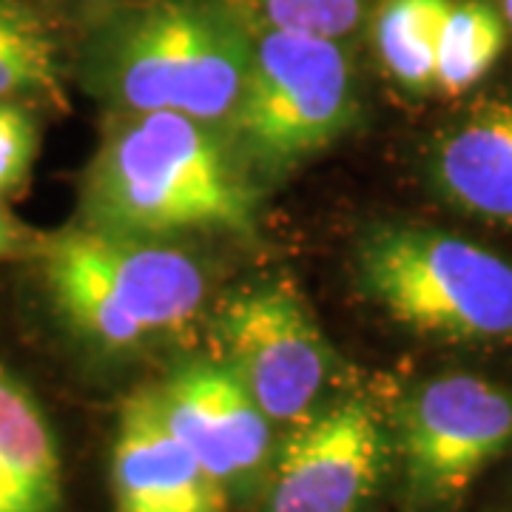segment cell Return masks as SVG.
I'll use <instances>...</instances> for the list:
<instances>
[{
	"instance_id": "cell-8",
	"label": "cell",
	"mask_w": 512,
	"mask_h": 512,
	"mask_svg": "<svg viewBox=\"0 0 512 512\" xmlns=\"http://www.w3.org/2000/svg\"><path fill=\"white\" fill-rule=\"evenodd\" d=\"M393 467V430L362 396L333 399L288 427L256 512H365Z\"/></svg>"
},
{
	"instance_id": "cell-3",
	"label": "cell",
	"mask_w": 512,
	"mask_h": 512,
	"mask_svg": "<svg viewBox=\"0 0 512 512\" xmlns=\"http://www.w3.org/2000/svg\"><path fill=\"white\" fill-rule=\"evenodd\" d=\"M35 256L63 325L86 345L111 353L183 330L208 296L200 262L160 239L74 225L40 239Z\"/></svg>"
},
{
	"instance_id": "cell-10",
	"label": "cell",
	"mask_w": 512,
	"mask_h": 512,
	"mask_svg": "<svg viewBox=\"0 0 512 512\" xmlns=\"http://www.w3.org/2000/svg\"><path fill=\"white\" fill-rule=\"evenodd\" d=\"M111 512H231V495L165 427L151 387L120 407L111 441Z\"/></svg>"
},
{
	"instance_id": "cell-5",
	"label": "cell",
	"mask_w": 512,
	"mask_h": 512,
	"mask_svg": "<svg viewBox=\"0 0 512 512\" xmlns=\"http://www.w3.org/2000/svg\"><path fill=\"white\" fill-rule=\"evenodd\" d=\"M356 120L353 69L330 37L268 26L254 32L231 140L251 171L282 177L330 148Z\"/></svg>"
},
{
	"instance_id": "cell-17",
	"label": "cell",
	"mask_w": 512,
	"mask_h": 512,
	"mask_svg": "<svg viewBox=\"0 0 512 512\" xmlns=\"http://www.w3.org/2000/svg\"><path fill=\"white\" fill-rule=\"evenodd\" d=\"M40 126L23 100H0V200L18 194L35 168Z\"/></svg>"
},
{
	"instance_id": "cell-9",
	"label": "cell",
	"mask_w": 512,
	"mask_h": 512,
	"mask_svg": "<svg viewBox=\"0 0 512 512\" xmlns=\"http://www.w3.org/2000/svg\"><path fill=\"white\" fill-rule=\"evenodd\" d=\"M165 427L225 487L254 507L276 450L274 421L220 359H194L148 384Z\"/></svg>"
},
{
	"instance_id": "cell-4",
	"label": "cell",
	"mask_w": 512,
	"mask_h": 512,
	"mask_svg": "<svg viewBox=\"0 0 512 512\" xmlns=\"http://www.w3.org/2000/svg\"><path fill=\"white\" fill-rule=\"evenodd\" d=\"M353 274L367 302L424 339L512 342V262L473 239L379 222L356 239Z\"/></svg>"
},
{
	"instance_id": "cell-6",
	"label": "cell",
	"mask_w": 512,
	"mask_h": 512,
	"mask_svg": "<svg viewBox=\"0 0 512 512\" xmlns=\"http://www.w3.org/2000/svg\"><path fill=\"white\" fill-rule=\"evenodd\" d=\"M390 430L407 512L453 510L512 450V387L444 373L404 396Z\"/></svg>"
},
{
	"instance_id": "cell-18",
	"label": "cell",
	"mask_w": 512,
	"mask_h": 512,
	"mask_svg": "<svg viewBox=\"0 0 512 512\" xmlns=\"http://www.w3.org/2000/svg\"><path fill=\"white\" fill-rule=\"evenodd\" d=\"M40 237L35 231H29L23 222H18L3 205H0V262L3 259H15V256L37 254Z\"/></svg>"
},
{
	"instance_id": "cell-19",
	"label": "cell",
	"mask_w": 512,
	"mask_h": 512,
	"mask_svg": "<svg viewBox=\"0 0 512 512\" xmlns=\"http://www.w3.org/2000/svg\"><path fill=\"white\" fill-rule=\"evenodd\" d=\"M498 12L507 23V29H512V0H498Z\"/></svg>"
},
{
	"instance_id": "cell-2",
	"label": "cell",
	"mask_w": 512,
	"mask_h": 512,
	"mask_svg": "<svg viewBox=\"0 0 512 512\" xmlns=\"http://www.w3.org/2000/svg\"><path fill=\"white\" fill-rule=\"evenodd\" d=\"M251 46V23L225 0H151L97 26L83 74L114 114L177 111L228 126Z\"/></svg>"
},
{
	"instance_id": "cell-11",
	"label": "cell",
	"mask_w": 512,
	"mask_h": 512,
	"mask_svg": "<svg viewBox=\"0 0 512 512\" xmlns=\"http://www.w3.org/2000/svg\"><path fill=\"white\" fill-rule=\"evenodd\" d=\"M427 174L458 211L512 228V97L461 111L433 140Z\"/></svg>"
},
{
	"instance_id": "cell-12",
	"label": "cell",
	"mask_w": 512,
	"mask_h": 512,
	"mask_svg": "<svg viewBox=\"0 0 512 512\" xmlns=\"http://www.w3.org/2000/svg\"><path fill=\"white\" fill-rule=\"evenodd\" d=\"M0 512H63V458L32 387L0 362Z\"/></svg>"
},
{
	"instance_id": "cell-14",
	"label": "cell",
	"mask_w": 512,
	"mask_h": 512,
	"mask_svg": "<svg viewBox=\"0 0 512 512\" xmlns=\"http://www.w3.org/2000/svg\"><path fill=\"white\" fill-rule=\"evenodd\" d=\"M507 46V23L490 0H453L436 52V89L464 94L478 86Z\"/></svg>"
},
{
	"instance_id": "cell-1",
	"label": "cell",
	"mask_w": 512,
	"mask_h": 512,
	"mask_svg": "<svg viewBox=\"0 0 512 512\" xmlns=\"http://www.w3.org/2000/svg\"><path fill=\"white\" fill-rule=\"evenodd\" d=\"M256 211L254 171L234 140L177 111L114 114L80 180V225L117 237H248Z\"/></svg>"
},
{
	"instance_id": "cell-7",
	"label": "cell",
	"mask_w": 512,
	"mask_h": 512,
	"mask_svg": "<svg viewBox=\"0 0 512 512\" xmlns=\"http://www.w3.org/2000/svg\"><path fill=\"white\" fill-rule=\"evenodd\" d=\"M217 359L237 376L274 427H293L322 410L336 382V353L285 282L231 293L214 322Z\"/></svg>"
},
{
	"instance_id": "cell-13",
	"label": "cell",
	"mask_w": 512,
	"mask_h": 512,
	"mask_svg": "<svg viewBox=\"0 0 512 512\" xmlns=\"http://www.w3.org/2000/svg\"><path fill=\"white\" fill-rule=\"evenodd\" d=\"M453 0H382L373 20V43L384 72L402 89H436V52Z\"/></svg>"
},
{
	"instance_id": "cell-16",
	"label": "cell",
	"mask_w": 512,
	"mask_h": 512,
	"mask_svg": "<svg viewBox=\"0 0 512 512\" xmlns=\"http://www.w3.org/2000/svg\"><path fill=\"white\" fill-rule=\"evenodd\" d=\"M367 0H259L268 26L342 40L362 18Z\"/></svg>"
},
{
	"instance_id": "cell-15",
	"label": "cell",
	"mask_w": 512,
	"mask_h": 512,
	"mask_svg": "<svg viewBox=\"0 0 512 512\" xmlns=\"http://www.w3.org/2000/svg\"><path fill=\"white\" fill-rule=\"evenodd\" d=\"M60 94L57 40L23 0H0V100Z\"/></svg>"
}]
</instances>
